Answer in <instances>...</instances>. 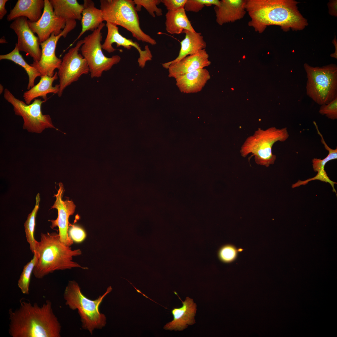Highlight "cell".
<instances>
[{"label":"cell","mask_w":337,"mask_h":337,"mask_svg":"<svg viewBox=\"0 0 337 337\" xmlns=\"http://www.w3.org/2000/svg\"><path fill=\"white\" fill-rule=\"evenodd\" d=\"M289 136L286 127L278 129L272 127L265 130L258 128L246 139L240 153L243 157L251 154L250 158L254 156L256 164L268 167L274 164L276 158L272 152L273 144L277 141H285Z\"/></svg>","instance_id":"6"},{"label":"cell","mask_w":337,"mask_h":337,"mask_svg":"<svg viewBox=\"0 0 337 337\" xmlns=\"http://www.w3.org/2000/svg\"><path fill=\"white\" fill-rule=\"evenodd\" d=\"M71 31L69 28L65 27L59 35L55 36L52 33L48 39L40 43L42 49L41 59L38 61H33L30 65L37 70L41 76L52 77L54 75L55 70L60 68L62 59L56 55L57 43L61 37L65 38Z\"/></svg>","instance_id":"11"},{"label":"cell","mask_w":337,"mask_h":337,"mask_svg":"<svg viewBox=\"0 0 337 337\" xmlns=\"http://www.w3.org/2000/svg\"><path fill=\"white\" fill-rule=\"evenodd\" d=\"M7 42L5 39L3 37L0 39V43L1 44L6 43H7Z\"/></svg>","instance_id":"39"},{"label":"cell","mask_w":337,"mask_h":337,"mask_svg":"<svg viewBox=\"0 0 337 337\" xmlns=\"http://www.w3.org/2000/svg\"><path fill=\"white\" fill-rule=\"evenodd\" d=\"M56 14L67 20L81 21L83 9V4L77 0H49Z\"/></svg>","instance_id":"25"},{"label":"cell","mask_w":337,"mask_h":337,"mask_svg":"<svg viewBox=\"0 0 337 337\" xmlns=\"http://www.w3.org/2000/svg\"><path fill=\"white\" fill-rule=\"evenodd\" d=\"M319 113L332 120L337 119V97L327 104L321 105Z\"/></svg>","instance_id":"32"},{"label":"cell","mask_w":337,"mask_h":337,"mask_svg":"<svg viewBox=\"0 0 337 337\" xmlns=\"http://www.w3.org/2000/svg\"><path fill=\"white\" fill-rule=\"evenodd\" d=\"M44 5V0H18L7 15V20L10 21L24 17L31 22H37L42 15Z\"/></svg>","instance_id":"20"},{"label":"cell","mask_w":337,"mask_h":337,"mask_svg":"<svg viewBox=\"0 0 337 337\" xmlns=\"http://www.w3.org/2000/svg\"><path fill=\"white\" fill-rule=\"evenodd\" d=\"M307 78V95L318 105L330 103L337 97V67L331 64L321 67L304 65Z\"/></svg>","instance_id":"7"},{"label":"cell","mask_w":337,"mask_h":337,"mask_svg":"<svg viewBox=\"0 0 337 337\" xmlns=\"http://www.w3.org/2000/svg\"><path fill=\"white\" fill-rule=\"evenodd\" d=\"M28 21L26 17H19L11 24L10 27L17 36V44L19 51L29 55L34 61H38L41 59L42 49L39 38L29 27Z\"/></svg>","instance_id":"14"},{"label":"cell","mask_w":337,"mask_h":337,"mask_svg":"<svg viewBox=\"0 0 337 337\" xmlns=\"http://www.w3.org/2000/svg\"><path fill=\"white\" fill-rule=\"evenodd\" d=\"M83 42V39L78 41L76 45L70 49L62 57L57 72L59 87L57 95L59 97L61 96L64 90L68 86L77 81L83 75L90 72L86 60L79 53Z\"/></svg>","instance_id":"10"},{"label":"cell","mask_w":337,"mask_h":337,"mask_svg":"<svg viewBox=\"0 0 337 337\" xmlns=\"http://www.w3.org/2000/svg\"><path fill=\"white\" fill-rule=\"evenodd\" d=\"M59 188L54 196L56 200L51 208H56L58 211V217L55 220H49L51 222V227L53 228L56 227L58 228L59 235L61 241L66 245L70 246L73 242L70 238L68 233V229L70 224L69 218L74 213L76 206L72 200L66 199H62L64 191L63 185L61 183L59 184Z\"/></svg>","instance_id":"13"},{"label":"cell","mask_w":337,"mask_h":337,"mask_svg":"<svg viewBox=\"0 0 337 337\" xmlns=\"http://www.w3.org/2000/svg\"><path fill=\"white\" fill-rule=\"evenodd\" d=\"M9 333L12 337H60L61 326L51 301L42 306L21 300L18 308L9 310Z\"/></svg>","instance_id":"1"},{"label":"cell","mask_w":337,"mask_h":337,"mask_svg":"<svg viewBox=\"0 0 337 337\" xmlns=\"http://www.w3.org/2000/svg\"><path fill=\"white\" fill-rule=\"evenodd\" d=\"M39 82L27 91H25L23 97L26 103L30 104L32 101L41 97L44 100H47V94L50 93L58 94L59 91V84L52 85L54 81L58 78L57 72L55 73L52 77L47 76H41Z\"/></svg>","instance_id":"23"},{"label":"cell","mask_w":337,"mask_h":337,"mask_svg":"<svg viewBox=\"0 0 337 337\" xmlns=\"http://www.w3.org/2000/svg\"><path fill=\"white\" fill-rule=\"evenodd\" d=\"M134 1L137 12L140 11L142 7H143L154 17H155V14L158 16L163 15L162 9L157 7L161 2V0H134Z\"/></svg>","instance_id":"30"},{"label":"cell","mask_w":337,"mask_h":337,"mask_svg":"<svg viewBox=\"0 0 337 337\" xmlns=\"http://www.w3.org/2000/svg\"><path fill=\"white\" fill-rule=\"evenodd\" d=\"M165 25L167 32L171 34H180L184 31L196 32L189 20L184 8L168 11Z\"/></svg>","instance_id":"24"},{"label":"cell","mask_w":337,"mask_h":337,"mask_svg":"<svg viewBox=\"0 0 337 337\" xmlns=\"http://www.w3.org/2000/svg\"><path fill=\"white\" fill-rule=\"evenodd\" d=\"M168 11L184 8L187 0H161Z\"/></svg>","instance_id":"36"},{"label":"cell","mask_w":337,"mask_h":337,"mask_svg":"<svg viewBox=\"0 0 337 337\" xmlns=\"http://www.w3.org/2000/svg\"><path fill=\"white\" fill-rule=\"evenodd\" d=\"M4 90V87L1 84H0V94H2Z\"/></svg>","instance_id":"40"},{"label":"cell","mask_w":337,"mask_h":337,"mask_svg":"<svg viewBox=\"0 0 337 337\" xmlns=\"http://www.w3.org/2000/svg\"><path fill=\"white\" fill-rule=\"evenodd\" d=\"M100 2L104 21L123 27L138 41L156 44V41L141 28L134 0H100Z\"/></svg>","instance_id":"5"},{"label":"cell","mask_w":337,"mask_h":337,"mask_svg":"<svg viewBox=\"0 0 337 337\" xmlns=\"http://www.w3.org/2000/svg\"><path fill=\"white\" fill-rule=\"evenodd\" d=\"M8 0H0V20H2L7 13L5 5Z\"/></svg>","instance_id":"38"},{"label":"cell","mask_w":337,"mask_h":337,"mask_svg":"<svg viewBox=\"0 0 337 337\" xmlns=\"http://www.w3.org/2000/svg\"><path fill=\"white\" fill-rule=\"evenodd\" d=\"M36 251L39 258L32 273L37 279H42L57 270L76 267L88 269L73 260V257L81 254V250L72 249L61 241L59 234L56 232L41 233Z\"/></svg>","instance_id":"3"},{"label":"cell","mask_w":337,"mask_h":337,"mask_svg":"<svg viewBox=\"0 0 337 337\" xmlns=\"http://www.w3.org/2000/svg\"><path fill=\"white\" fill-rule=\"evenodd\" d=\"M112 290L109 286L105 293L94 300L86 297L75 281H69L65 289L63 297L65 304L71 309L77 310L81 317V327L92 335L96 329H101L105 326L106 318L101 313L100 306L104 299Z\"/></svg>","instance_id":"4"},{"label":"cell","mask_w":337,"mask_h":337,"mask_svg":"<svg viewBox=\"0 0 337 337\" xmlns=\"http://www.w3.org/2000/svg\"><path fill=\"white\" fill-rule=\"evenodd\" d=\"M183 33L185 34V36L180 42L181 48L178 55L174 60L162 64L164 68L168 69L170 64L176 62L188 56L195 54L206 47V43L201 33L187 30L184 31Z\"/></svg>","instance_id":"21"},{"label":"cell","mask_w":337,"mask_h":337,"mask_svg":"<svg viewBox=\"0 0 337 337\" xmlns=\"http://www.w3.org/2000/svg\"><path fill=\"white\" fill-rule=\"evenodd\" d=\"M81 20V30L79 35L70 45L71 46L86 31L93 32L97 29L104 21L102 12L95 6L91 0H84Z\"/></svg>","instance_id":"22"},{"label":"cell","mask_w":337,"mask_h":337,"mask_svg":"<svg viewBox=\"0 0 337 337\" xmlns=\"http://www.w3.org/2000/svg\"><path fill=\"white\" fill-rule=\"evenodd\" d=\"M236 255L235 248L231 245L223 246L220 249L218 253L220 259L225 262H229L233 260Z\"/></svg>","instance_id":"35"},{"label":"cell","mask_w":337,"mask_h":337,"mask_svg":"<svg viewBox=\"0 0 337 337\" xmlns=\"http://www.w3.org/2000/svg\"><path fill=\"white\" fill-rule=\"evenodd\" d=\"M68 233L70 238L77 243L83 241L86 237V233L84 229L79 226L70 224Z\"/></svg>","instance_id":"34"},{"label":"cell","mask_w":337,"mask_h":337,"mask_svg":"<svg viewBox=\"0 0 337 337\" xmlns=\"http://www.w3.org/2000/svg\"><path fill=\"white\" fill-rule=\"evenodd\" d=\"M329 13L332 16H337V0H331L328 4Z\"/></svg>","instance_id":"37"},{"label":"cell","mask_w":337,"mask_h":337,"mask_svg":"<svg viewBox=\"0 0 337 337\" xmlns=\"http://www.w3.org/2000/svg\"><path fill=\"white\" fill-rule=\"evenodd\" d=\"M298 3L292 0H246V10L251 18L248 24L260 33L270 25L280 26L285 32L303 30L308 23L299 11Z\"/></svg>","instance_id":"2"},{"label":"cell","mask_w":337,"mask_h":337,"mask_svg":"<svg viewBox=\"0 0 337 337\" xmlns=\"http://www.w3.org/2000/svg\"><path fill=\"white\" fill-rule=\"evenodd\" d=\"M220 3V1L218 0H187L184 9L185 11L197 12L205 6H218Z\"/></svg>","instance_id":"31"},{"label":"cell","mask_w":337,"mask_h":337,"mask_svg":"<svg viewBox=\"0 0 337 337\" xmlns=\"http://www.w3.org/2000/svg\"><path fill=\"white\" fill-rule=\"evenodd\" d=\"M246 0H222L215 6L216 22L220 25L243 17L246 13Z\"/></svg>","instance_id":"19"},{"label":"cell","mask_w":337,"mask_h":337,"mask_svg":"<svg viewBox=\"0 0 337 337\" xmlns=\"http://www.w3.org/2000/svg\"><path fill=\"white\" fill-rule=\"evenodd\" d=\"M208 57L205 49L188 56L169 66L168 69V76L176 79L186 73L208 66L211 63Z\"/></svg>","instance_id":"16"},{"label":"cell","mask_w":337,"mask_h":337,"mask_svg":"<svg viewBox=\"0 0 337 337\" xmlns=\"http://www.w3.org/2000/svg\"><path fill=\"white\" fill-rule=\"evenodd\" d=\"M106 25L107 33L104 42L102 45V49L109 53L114 52L116 49L113 47L114 43L116 44L117 47L122 46L128 50L133 47L139 53V57L138 62L139 66L141 68L144 67L147 61L152 60V55L148 45L145 46L144 50H142L137 42L127 39L121 35L117 25L108 22H106Z\"/></svg>","instance_id":"15"},{"label":"cell","mask_w":337,"mask_h":337,"mask_svg":"<svg viewBox=\"0 0 337 337\" xmlns=\"http://www.w3.org/2000/svg\"><path fill=\"white\" fill-rule=\"evenodd\" d=\"M105 25L103 22L97 29L85 37L81 47V54L86 61L92 78L101 77L104 71L110 70L121 60L119 56L108 57L103 52L101 31Z\"/></svg>","instance_id":"8"},{"label":"cell","mask_w":337,"mask_h":337,"mask_svg":"<svg viewBox=\"0 0 337 337\" xmlns=\"http://www.w3.org/2000/svg\"><path fill=\"white\" fill-rule=\"evenodd\" d=\"M36 200V203L35 206L31 212L28 214L27 219L24 224L26 239L29 244L30 249L33 254L36 251L38 242L35 239L34 233L35 219L39 208V203L40 200L39 193L37 195Z\"/></svg>","instance_id":"27"},{"label":"cell","mask_w":337,"mask_h":337,"mask_svg":"<svg viewBox=\"0 0 337 337\" xmlns=\"http://www.w3.org/2000/svg\"><path fill=\"white\" fill-rule=\"evenodd\" d=\"M45 5L42 15L37 22L28 21V26L36 33L40 43L48 39L52 33L57 36L62 32L66 25V20L57 16L49 0H44Z\"/></svg>","instance_id":"12"},{"label":"cell","mask_w":337,"mask_h":337,"mask_svg":"<svg viewBox=\"0 0 337 337\" xmlns=\"http://www.w3.org/2000/svg\"><path fill=\"white\" fill-rule=\"evenodd\" d=\"M317 133L321 138V142L324 145L325 148L329 152L327 156L324 159H321L317 158L313 159V168L314 171L318 172L325 170V166L329 161L337 159V148L333 149L330 148L325 143L322 134L320 132L317 126L315 127Z\"/></svg>","instance_id":"29"},{"label":"cell","mask_w":337,"mask_h":337,"mask_svg":"<svg viewBox=\"0 0 337 337\" xmlns=\"http://www.w3.org/2000/svg\"><path fill=\"white\" fill-rule=\"evenodd\" d=\"M4 97L12 106L15 115L21 116L23 120V128L29 132L40 133L46 128H56L49 115H44L42 105L46 100L35 99L32 104L27 105L16 98L7 88L4 90Z\"/></svg>","instance_id":"9"},{"label":"cell","mask_w":337,"mask_h":337,"mask_svg":"<svg viewBox=\"0 0 337 337\" xmlns=\"http://www.w3.org/2000/svg\"><path fill=\"white\" fill-rule=\"evenodd\" d=\"M38 253L36 251L34 253L32 259L23 267L17 283L18 287L23 294H29L31 275L38 261Z\"/></svg>","instance_id":"28"},{"label":"cell","mask_w":337,"mask_h":337,"mask_svg":"<svg viewBox=\"0 0 337 337\" xmlns=\"http://www.w3.org/2000/svg\"><path fill=\"white\" fill-rule=\"evenodd\" d=\"M19 51L17 43L14 49L9 53L0 55V60H8L22 66L26 71L28 77V83L27 89L29 90L35 85V81L40 74L34 67L29 65L24 60Z\"/></svg>","instance_id":"26"},{"label":"cell","mask_w":337,"mask_h":337,"mask_svg":"<svg viewBox=\"0 0 337 337\" xmlns=\"http://www.w3.org/2000/svg\"><path fill=\"white\" fill-rule=\"evenodd\" d=\"M210 78L207 69H200L178 76L176 85L182 93H197L202 90Z\"/></svg>","instance_id":"18"},{"label":"cell","mask_w":337,"mask_h":337,"mask_svg":"<svg viewBox=\"0 0 337 337\" xmlns=\"http://www.w3.org/2000/svg\"><path fill=\"white\" fill-rule=\"evenodd\" d=\"M315 180H319L326 183H329L332 188L333 192H335L337 195L336 192L334 188V184H337V183L333 181L330 179L325 170L318 172L317 175L313 178H309L303 181L299 180L297 183L292 185V187L294 188L301 185H305L309 182Z\"/></svg>","instance_id":"33"},{"label":"cell","mask_w":337,"mask_h":337,"mask_svg":"<svg viewBox=\"0 0 337 337\" xmlns=\"http://www.w3.org/2000/svg\"><path fill=\"white\" fill-rule=\"evenodd\" d=\"M181 300L182 306L175 308L171 310L173 320L167 323L164 327L166 330L182 331L186 328L188 325L195 323L194 317L197 310V305L193 299L187 297L184 301Z\"/></svg>","instance_id":"17"}]
</instances>
